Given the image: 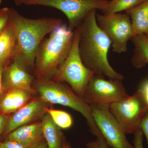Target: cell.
<instances>
[{"instance_id": "cell-8", "label": "cell", "mask_w": 148, "mask_h": 148, "mask_svg": "<svg viewBox=\"0 0 148 148\" xmlns=\"http://www.w3.org/2000/svg\"><path fill=\"white\" fill-rule=\"evenodd\" d=\"M96 21L98 27L110 41L114 52H126L128 41L134 35L130 18L127 14H97Z\"/></svg>"}, {"instance_id": "cell-32", "label": "cell", "mask_w": 148, "mask_h": 148, "mask_svg": "<svg viewBox=\"0 0 148 148\" xmlns=\"http://www.w3.org/2000/svg\"><path fill=\"white\" fill-rule=\"evenodd\" d=\"M145 36H147V38H148V34L147 35H145Z\"/></svg>"}, {"instance_id": "cell-16", "label": "cell", "mask_w": 148, "mask_h": 148, "mask_svg": "<svg viewBox=\"0 0 148 148\" xmlns=\"http://www.w3.org/2000/svg\"><path fill=\"white\" fill-rule=\"evenodd\" d=\"M16 43L15 32L9 21L8 26L0 35V64L6 66L13 57Z\"/></svg>"}, {"instance_id": "cell-7", "label": "cell", "mask_w": 148, "mask_h": 148, "mask_svg": "<svg viewBox=\"0 0 148 148\" xmlns=\"http://www.w3.org/2000/svg\"><path fill=\"white\" fill-rule=\"evenodd\" d=\"M122 80L106 79L94 73L90 78L83 98L89 105L110 107L112 103L128 96Z\"/></svg>"}, {"instance_id": "cell-12", "label": "cell", "mask_w": 148, "mask_h": 148, "mask_svg": "<svg viewBox=\"0 0 148 148\" xmlns=\"http://www.w3.org/2000/svg\"><path fill=\"white\" fill-rule=\"evenodd\" d=\"M34 77L23 66L12 60L5 66L2 75V82L5 91L14 89L27 90L33 94Z\"/></svg>"}, {"instance_id": "cell-22", "label": "cell", "mask_w": 148, "mask_h": 148, "mask_svg": "<svg viewBox=\"0 0 148 148\" xmlns=\"http://www.w3.org/2000/svg\"><path fill=\"white\" fill-rule=\"evenodd\" d=\"M87 148H109L103 136L96 137L94 141L88 142L86 145Z\"/></svg>"}, {"instance_id": "cell-25", "label": "cell", "mask_w": 148, "mask_h": 148, "mask_svg": "<svg viewBox=\"0 0 148 148\" xmlns=\"http://www.w3.org/2000/svg\"><path fill=\"white\" fill-rule=\"evenodd\" d=\"M140 129L146 137L148 145V111L141 122Z\"/></svg>"}, {"instance_id": "cell-21", "label": "cell", "mask_w": 148, "mask_h": 148, "mask_svg": "<svg viewBox=\"0 0 148 148\" xmlns=\"http://www.w3.org/2000/svg\"><path fill=\"white\" fill-rule=\"evenodd\" d=\"M9 23V8L5 7L0 9V35L8 26Z\"/></svg>"}, {"instance_id": "cell-31", "label": "cell", "mask_w": 148, "mask_h": 148, "mask_svg": "<svg viewBox=\"0 0 148 148\" xmlns=\"http://www.w3.org/2000/svg\"><path fill=\"white\" fill-rule=\"evenodd\" d=\"M2 1V0H0V4H1V3Z\"/></svg>"}, {"instance_id": "cell-14", "label": "cell", "mask_w": 148, "mask_h": 148, "mask_svg": "<svg viewBox=\"0 0 148 148\" xmlns=\"http://www.w3.org/2000/svg\"><path fill=\"white\" fill-rule=\"evenodd\" d=\"M32 93L27 90L14 89L5 91L0 101V114L8 115L27 104Z\"/></svg>"}, {"instance_id": "cell-4", "label": "cell", "mask_w": 148, "mask_h": 148, "mask_svg": "<svg viewBox=\"0 0 148 148\" xmlns=\"http://www.w3.org/2000/svg\"><path fill=\"white\" fill-rule=\"evenodd\" d=\"M62 82L51 79L37 78L33 84L45 103L66 106L79 112L86 119L92 135L96 137L103 136L93 119L90 105Z\"/></svg>"}, {"instance_id": "cell-29", "label": "cell", "mask_w": 148, "mask_h": 148, "mask_svg": "<svg viewBox=\"0 0 148 148\" xmlns=\"http://www.w3.org/2000/svg\"><path fill=\"white\" fill-rule=\"evenodd\" d=\"M32 1L34 0H13L15 4L17 6L21 5L23 4H26V3Z\"/></svg>"}, {"instance_id": "cell-20", "label": "cell", "mask_w": 148, "mask_h": 148, "mask_svg": "<svg viewBox=\"0 0 148 148\" xmlns=\"http://www.w3.org/2000/svg\"><path fill=\"white\" fill-rule=\"evenodd\" d=\"M46 112L50 116L56 124L60 128L68 129L73 125L72 116L65 111L47 108Z\"/></svg>"}, {"instance_id": "cell-19", "label": "cell", "mask_w": 148, "mask_h": 148, "mask_svg": "<svg viewBox=\"0 0 148 148\" xmlns=\"http://www.w3.org/2000/svg\"><path fill=\"white\" fill-rule=\"evenodd\" d=\"M147 0H111L102 10L103 13H113L126 11L139 5Z\"/></svg>"}, {"instance_id": "cell-6", "label": "cell", "mask_w": 148, "mask_h": 148, "mask_svg": "<svg viewBox=\"0 0 148 148\" xmlns=\"http://www.w3.org/2000/svg\"><path fill=\"white\" fill-rule=\"evenodd\" d=\"M110 110L125 134H134L140 129L143 118L148 111V105L141 91L114 102Z\"/></svg>"}, {"instance_id": "cell-28", "label": "cell", "mask_w": 148, "mask_h": 148, "mask_svg": "<svg viewBox=\"0 0 148 148\" xmlns=\"http://www.w3.org/2000/svg\"><path fill=\"white\" fill-rule=\"evenodd\" d=\"M5 65L3 64H0V101L1 100L5 92V90L4 89L2 82V75L3 69H4Z\"/></svg>"}, {"instance_id": "cell-1", "label": "cell", "mask_w": 148, "mask_h": 148, "mask_svg": "<svg viewBox=\"0 0 148 148\" xmlns=\"http://www.w3.org/2000/svg\"><path fill=\"white\" fill-rule=\"evenodd\" d=\"M9 21L13 26L16 43L12 59L29 73L34 71L35 58L40 45L47 35L63 24L60 18L31 19L9 8Z\"/></svg>"}, {"instance_id": "cell-24", "label": "cell", "mask_w": 148, "mask_h": 148, "mask_svg": "<svg viewBox=\"0 0 148 148\" xmlns=\"http://www.w3.org/2000/svg\"><path fill=\"white\" fill-rule=\"evenodd\" d=\"M0 148H26L24 146L20 143L10 141V140H5L3 143H1L0 144Z\"/></svg>"}, {"instance_id": "cell-23", "label": "cell", "mask_w": 148, "mask_h": 148, "mask_svg": "<svg viewBox=\"0 0 148 148\" xmlns=\"http://www.w3.org/2000/svg\"><path fill=\"white\" fill-rule=\"evenodd\" d=\"M133 134L134 135L133 141L134 148H144V135L141 129H140L137 130Z\"/></svg>"}, {"instance_id": "cell-26", "label": "cell", "mask_w": 148, "mask_h": 148, "mask_svg": "<svg viewBox=\"0 0 148 148\" xmlns=\"http://www.w3.org/2000/svg\"><path fill=\"white\" fill-rule=\"evenodd\" d=\"M138 89L141 91L144 99L148 105V79L145 80L142 83Z\"/></svg>"}, {"instance_id": "cell-13", "label": "cell", "mask_w": 148, "mask_h": 148, "mask_svg": "<svg viewBox=\"0 0 148 148\" xmlns=\"http://www.w3.org/2000/svg\"><path fill=\"white\" fill-rule=\"evenodd\" d=\"M44 137L41 122L26 125L6 135V140L15 141L26 148H32L42 141Z\"/></svg>"}, {"instance_id": "cell-35", "label": "cell", "mask_w": 148, "mask_h": 148, "mask_svg": "<svg viewBox=\"0 0 148 148\" xmlns=\"http://www.w3.org/2000/svg\"><path fill=\"white\" fill-rule=\"evenodd\" d=\"M1 142H0V144H1Z\"/></svg>"}, {"instance_id": "cell-5", "label": "cell", "mask_w": 148, "mask_h": 148, "mask_svg": "<svg viewBox=\"0 0 148 148\" xmlns=\"http://www.w3.org/2000/svg\"><path fill=\"white\" fill-rule=\"evenodd\" d=\"M74 32L73 42L70 53L50 79L67 83L77 95L83 98L88 84L94 73L85 66L80 56L79 27Z\"/></svg>"}, {"instance_id": "cell-17", "label": "cell", "mask_w": 148, "mask_h": 148, "mask_svg": "<svg viewBox=\"0 0 148 148\" xmlns=\"http://www.w3.org/2000/svg\"><path fill=\"white\" fill-rule=\"evenodd\" d=\"M43 133L47 143L48 148L63 147L62 133L50 116L46 113L42 117Z\"/></svg>"}, {"instance_id": "cell-27", "label": "cell", "mask_w": 148, "mask_h": 148, "mask_svg": "<svg viewBox=\"0 0 148 148\" xmlns=\"http://www.w3.org/2000/svg\"><path fill=\"white\" fill-rule=\"evenodd\" d=\"M9 119L8 115L0 114V135L4 132Z\"/></svg>"}, {"instance_id": "cell-11", "label": "cell", "mask_w": 148, "mask_h": 148, "mask_svg": "<svg viewBox=\"0 0 148 148\" xmlns=\"http://www.w3.org/2000/svg\"><path fill=\"white\" fill-rule=\"evenodd\" d=\"M47 103L40 98L34 99L9 117L3 133L6 135L18 127L43 117L46 113Z\"/></svg>"}, {"instance_id": "cell-9", "label": "cell", "mask_w": 148, "mask_h": 148, "mask_svg": "<svg viewBox=\"0 0 148 148\" xmlns=\"http://www.w3.org/2000/svg\"><path fill=\"white\" fill-rule=\"evenodd\" d=\"M108 1V0H34L25 5L49 7L61 11L68 18V28L73 32L88 12L93 10H102Z\"/></svg>"}, {"instance_id": "cell-3", "label": "cell", "mask_w": 148, "mask_h": 148, "mask_svg": "<svg viewBox=\"0 0 148 148\" xmlns=\"http://www.w3.org/2000/svg\"><path fill=\"white\" fill-rule=\"evenodd\" d=\"M74 32L62 24L44 39L35 58L34 75L36 78L50 79L71 49Z\"/></svg>"}, {"instance_id": "cell-10", "label": "cell", "mask_w": 148, "mask_h": 148, "mask_svg": "<svg viewBox=\"0 0 148 148\" xmlns=\"http://www.w3.org/2000/svg\"><path fill=\"white\" fill-rule=\"evenodd\" d=\"M93 119L106 143L112 148H134L110 110V107L90 105Z\"/></svg>"}, {"instance_id": "cell-34", "label": "cell", "mask_w": 148, "mask_h": 148, "mask_svg": "<svg viewBox=\"0 0 148 148\" xmlns=\"http://www.w3.org/2000/svg\"><path fill=\"white\" fill-rule=\"evenodd\" d=\"M147 1V2L148 3V0H147V1Z\"/></svg>"}, {"instance_id": "cell-33", "label": "cell", "mask_w": 148, "mask_h": 148, "mask_svg": "<svg viewBox=\"0 0 148 148\" xmlns=\"http://www.w3.org/2000/svg\"><path fill=\"white\" fill-rule=\"evenodd\" d=\"M64 148H69L68 147H64Z\"/></svg>"}, {"instance_id": "cell-30", "label": "cell", "mask_w": 148, "mask_h": 148, "mask_svg": "<svg viewBox=\"0 0 148 148\" xmlns=\"http://www.w3.org/2000/svg\"><path fill=\"white\" fill-rule=\"evenodd\" d=\"M32 148H48L47 143L42 141L39 144Z\"/></svg>"}, {"instance_id": "cell-2", "label": "cell", "mask_w": 148, "mask_h": 148, "mask_svg": "<svg viewBox=\"0 0 148 148\" xmlns=\"http://www.w3.org/2000/svg\"><path fill=\"white\" fill-rule=\"evenodd\" d=\"M96 10L88 12L79 27V50L82 61L94 73L103 75L110 79L123 80V75L116 71L108 60L111 42L97 24Z\"/></svg>"}, {"instance_id": "cell-18", "label": "cell", "mask_w": 148, "mask_h": 148, "mask_svg": "<svg viewBox=\"0 0 148 148\" xmlns=\"http://www.w3.org/2000/svg\"><path fill=\"white\" fill-rule=\"evenodd\" d=\"M130 40L135 46L132 64L138 69L143 68L148 64V38L145 35L137 34Z\"/></svg>"}, {"instance_id": "cell-15", "label": "cell", "mask_w": 148, "mask_h": 148, "mask_svg": "<svg viewBox=\"0 0 148 148\" xmlns=\"http://www.w3.org/2000/svg\"><path fill=\"white\" fill-rule=\"evenodd\" d=\"M125 11L130 18L133 34L147 35L148 3L144 2Z\"/></svg>"}]
</instances>
